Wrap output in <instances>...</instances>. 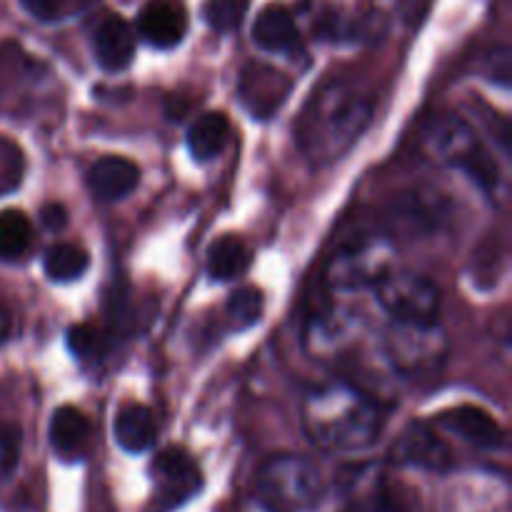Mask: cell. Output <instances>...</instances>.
Returning a JSON list of instances; mask_svg holds the SVG:
<instances>
[{
	"label": "cell",
	"mask_w": 512,
	"mask_h": 512,
	"mask_svg": "<svg viewBox=\"0 0 512 512\" xmlns=\"http://www.w3.org/2000/svg\"><path fill=\"white\" fill-rule=\"evenodd\" d=\"M290 90H293V80L265 63L245 65V70L240 73V103L245 105L248 113H253L260 120L278 113L285 100H288Z\"/></svg>",
	"instance_id": "9c48e42d"
},
{
	"label": "cell",
	"mask_w": 512,
	"mask_h": 512,
	"mask_svg": "<svg viewBox=\"0 0 512 512\" xmlns=\"http://www.w3.org/2000/svg\"><path fill=\"white\" fill-rule=\"evenodd\" d=\"M40 220L48 230H63L68 225V210L60 203H48L40 210Z\"/></svg>",
	"instance_id": "f546056e"
},
{
	"label": "cell",
	"mask_w": 512,
	"mask_h": 512,
	"mask_svg": "<svg viewBox=\"0 0 512 512\" xmlns=\"http://www.w3.org/2000/svg\"><path fill=\"white\" fill-rule=\"evenodd\" d=\"M230 140V123L223 113H205L190 125L188 130V150L195 160L218 158Z\"/></svg>",
	"instance_id": "d6986e66"
},
{
	"label": "cell",
	"mask_w": 512,
	"mask_h": 512,
	"mask_svg": "<svg viewBox=\"0 0 512 512\" xmlns=\"http://www.w3.org/2000/svg\"><path fill=\"white\" fill-rule=\"evenodd\" d=\"M140 170L133 160L108 155L100 158L88 173V188L100 200H120L138 188Z\"/></svg>",
	"instance_id": "e0dca14e"
},
{
	"label": "cell",
	"mask_w": 512,
	"mask_h": 512,
	"mask_svg": "<svg viewBox=\"0 0 512 512\" xmlns=\"http://www.w3.org/2000/svg\"><path fill=\"white\" fill-rule=\"evenodd\" d=\"M438 423L475 448L498 450L505 445L503 425L478 405H458V408L445 410V413H440Z\"/></svg>",
	"instance_id": "8fae6325"
},
{
	"label": "cell",
	"mask_w": 512,
	"mask_h": 512,
	"mask_svg": "<svg viewBox=\"0 0 512 512\" xmlns=\"http://www.w3.org/2000/svg\"><path fill=\"white\" fill-rule=\"evenodd\" d=\"M265 300L258 288H238L233 290L228 300V320L233 330H248L263 318Z\"/></svg>",
	"instance_id": "603a6c76"
},
{
	"label": "cell",
	"mask_w": 512,
	"mask_h": 512,
	"mask_svg": "<svg viewBox=\"0 0 512 512\" xmlns=\"http://www.w3.org/2000/svg\"><path fill=\"white\" fill-rule=\"evenodd\" d=\"M395 460L438 473V470L450 468V450L445 448L443 440L435 438L433 430L425 425H410L395 445Z\"/></svg>",
	"instance_id": "9a60e30c"
},
{
	"label": "cell",
	"mask_w": 512,
	"mask_h": 512,
	"mask_svg": "<svg viewBox=\"0 0 512 512\" xmlns=\"http://www.w3.org/2000/svg\"><path fill=\"white\" fill-rule=\"evenodd\" d=\"M303 428L318 448L333 453H363L383 433L378 403L348 383H333L308 393Z\"/></svg>",
	"instance_id": "7a4b0ae2"
},
{
	"label": "cell",
	"mask_w": 512,
	"mask_h": 512,
	"mask_svg": "<svg viewBox=\"0 0 512 512\" xmlns=\"http://www.w3.org/2000/svg\"><path fill=\"white\" fill-rule=\"evenodd\" d=\"M50 448L63 460H83L90 448V423L78 408L63 405L50 418Z\"/></svg>",
	"instance_id": "2e32d148"
},
{
	"label": "cell",
	"mask_w": 512,
	"mask_h": 512,
	"mask_svg": "<svg viewBox=\"0 0 512 512\" xmlns=\"http://www.w3.org/2000/svg\"><path fill=\"white\" fill-rule=\"evenodd\" d=\"M250 248L238 235H223L208 250V275L220 283L240 278L250 268Z\"/></svg>",
	"instance_id": "ffe728a7"
},
{
	"label": "cell",
	"mask_w": 512,
	"mask_h": 512,
	"mask_svg": "<svg viewBox=\"0 0 512 512\" xmlns=\"http://www.w3.org/2000/svg\"><path fill=\"white\" fill-rule=\"evenodd\" d=\"M93 53L100 68L108 73L125 70L135 55L133 28L120 15H108L95 30Z\"/></svg>",
	"instance_id": "5bb4252c"
},
{
	"label": "cell",
	"mask_w": 512,
	"mask_h": 512,
	"mask_svg": "<svg viewBox=\"0 0 512 512\" xmlns=\"http://www.w3.org/2000/svg\"><path fill=\"white\" fill-rule=\"evenodd\" d=\"M95 0H20L25 10L33 18L43 20V23H55V20H65L70 15H78L88 10Z\"/></svg>",
	"instance_id": "484cf974"
},
{
	"label": "cell",
	"mask_w": 512,
	"mask_h": 512,
	"mask_svg": "<svg viewBox=\"0 0 512 512\" xmlns=\"http://www.w3.org/2000/svg\"><path fill=\"white\" fill-rule=\"evenodd\" d=\"M25 173V155L18 143L0 135V198L10 195L20 185Z\"/></svg>",
	"instance_id": "d4e9b609"
},
{
	"label": "cell",
	"mask_w": 512,
	"mask_h": 512,
	"mask_svg": "<svg viewBox=\"0 0 512 512\" xmlns=\"http://www.w3.org/2000/svg\"><path fill=\"white\" fill-rule=\"evenodd\" d=\"M423 148L430 160L445 165V168L460 170L470 180H475L483 193L495 195L500 185L498 163L465 120L455 118V115L433 118L423 133Z\"/></svg>",
	"instance_id": "3957f363"
},
{
	"label": "cell",
	"mask_w": 512,
	"mask_h": 512,
	"mask_svg": "<svg viewBox=\"0 0 512 512\" xmlns=\"http://www.w3.org/2000/svg\"><path fill=\"white\" fill-rule=\"evenodd\" d=\"M253 40L265 53L295 55L303 50V38L293 15L283 5H265L253 23Z\"/></svg>",
	"instance_id": "4fadbf2b"
},
{
	"label": "cell",
	"mask_w": 512,
	"mask_h": 512,
	"mask_svg": "<svg viewBox=\"0 0 512 512\" xmlns=\"http://www.w3.org/2000/svg\"><path fill=\"white\" fill-rule=\"evenodd\" d=\"M373 293L393 323L438 325L440 290L423 275L393 268L373 285Z\"/></svg>",
	"instance_id": "8992f818"
},
{
	"label": "cell",
	"mask_w": 512,
	"mask_h": 512,
	"mask_svg": "<svg viewBox=\"0 0 512 512\" xmlns=\"http://www.w3.org/2000/svg\"><path fill=\"white\" fill-rule=\"evenodd\" d=\"M20 458V430L10 423H0V483L15 470Z\"/></svg>",
	"instance_id": "4316f807"
},
{
	"label": "cell",
	"mask_w": 512,
	"mask_h": 512,
	"mask_svg": "<svg viewBox=\"0 0 512 512\" xmlns=\"http://www.w3.org/2000/svg\"><path fill=\"white\" fill-rule=\"evenodd\" d=\"M68 348L73 350V355H78L80 360L98 358L100 355V338L90 325H73L68 330Z\"/></svg>",
	"instance_id": "83f0119b"
},
{
	"label": "cell",
	"mask_w": 512,
	"mask_h": 512,
	"mask_svg": "<svg viewBox=\"0 0 512 512\" xmlns=\"http://www.w3.org/2000/svg\"><path fill=\"white\" fill-rule=\"evenodd\" d=\"M358 335V318L350 310L328 305L315 313L308 323V348L315 355H338L348 348Z\"/></svg>",
	"instance_id": "7c38bea8"
},
{
	"label": "cell",
	"mask_w": 512,
	"mask_h": 512,
	"mask_svg": "<svg viewBox=\"0 0 512 512\" xmlns=\"http://www.w3.org/2000/svg\"><path fill=\"white\" fill-rule=\"evenodd\" d=\"M375 113L373 95L353 80H328L320 85L295 120V143L313 165L343 158L368 130Z\"/></svg>",
	"instance_id": "6da1fadb"
},
{
	"label": "cell",
	"mask_w": 512,
	"mask_h": 512,
	"mask_svg": "<svg viewBox=\"0 0 512 512\" xmlns=\"http://www.w3.org/2000/svg\"><path fill=\"white\" fill-rule=\"evenodd\" d=\"M113 433L123 450H128V453H145L155 443L158 425H155L153 413L145 405L133 403L120 408L113 425Z\"/></svg>",
	"instance_id": "ac0fdd59"
},
{
	"label": "cell",
	"mask_w": 512,
	"mask_h": 512,
	"mask_svg": "<svg viewBox=\"0 0 512 512\" xmlns=\"http://www.w3.org/2000/svg\"><path fill=\"white\" fill-rule=\"evenodd\" d=\"M388 358L400 373L428 375L443 365L445 360V335L438 325H408L393 323L385 338Z\"/></svg>",
	"instance_id": "52a82bcc"
},
{
	"label": "cell",
	"mask_w": 512,
	"mask_h": 512,
	"mask_svg": "<svg viewBox=\"0 0 512 512\" xmlns=\"http://www.w3.org/2000/svg\"><path fill=\"white\" fill-rule=\"evenodd\" d=\"M393 270V243L383 235L355 233L338 243L325 263V283L335 293L373 290V285Z\"/></svg>",
	"instance_id": "5b68a950"
},
{
	"label": "cell",
	"mask_w": 512,
	"mask_h": 512,
	"mask_svg": "<svg viewBox=\"0 0 512 512\" xmlns=\"http://www.w3.org/2000/svg\"><path fill=\"white\" fill-rule=\"evenodd\" d=\"M8 333H10V315H8V310L0 305V345L8 340Z\"/></svg>",
	"instance_id": "4dcf8cb0"
},
{
	"label": "cell",
	"mask_w": 512,
	"mask_h": 512,
	"mask_svg": "<svg viewBox=\"0 0 512 512\" xmlns=\"http://www.w3.org/2000/svg\"><path fill=\"white\" fill-rule=\"evenodd\" d=\"M90 258L80 245L75 243H58L45 253L43 270L55 283H70L78 280L88 270Z\"/></svg>",
	"instance_id": "7402d4cb"
},
{
	"label": "cell",
	"mask_w": 512,
	"mask_h": 512,
	"mask_svg": "<svg viewBox=\"0 0 512 512\" xmlns=\"http://www.w3.org/2000/svg\"><path fill=\"white\" fill-rule=\"evenodd\" d=\"M150 475H153V512L178 510L193 495H198L203 485L198 463L183 448H168L158 453Z\"/></svg>",
	"instance_id": "ba28073f"
},
{
	"label": "cell",
	"mask_w": 512,
	"mask_h": 512,
	"mask_svg": "<svg viewBox=\"0 0 512 512\" xmlns=\"http://www.w3.org/2000/svg\"><path fill=\"white\" fill-rule=\"evenodd\" d=\"M250 8V0H205L203 18L215 33H233L240 28Z\"/></svg>",
	"instance_id": "cb8c5ba5"
},
{
	"label": "cell",
	"mask_w": 512,
	"mask_h": 512,
	"mask_svg": "<svg viewBox=\"0 0 512 512\" xmlns=\"http://www.w3.org/2000/svg\"><path fill=\"white\" fill-rule=\"evenodd\" d=\"M33 245V228L23 210H0V260H18Z\"/></svg>",
	"instance_id": "44dd1931"
},
{
	"label": "cell",
	"mask_w": 512,
	"mask_h": 512,
	"mask_svg": "<svg viewBox=\"0 0 512 512\" xmlns=\"http://www.w3.org/2000/svg\"><path fill=\"white\" fill-rule=\"evenodd\" d=\"M350 512H413L405 503H400L398 498H390L383 490H375V493H368L358 505H355Z\"/></svg>",
	"instance_id": "f1b7e54d"
},
{
	"label": "cell",
	"mask_w": 512,
	"mask_h": 512,
	"mask_svg": "<svg viewBox=\"0 0 512 512\" xmlns=\"http://www.w3.org/2000/svg\"><path fill=\"white\" fill-rule=\"evenodd\" d=\"M323 495V473L300 455L270 458L255 478V503L263 512H313Z\"/></svg>",
	"instance_id": "277c9868"
},
{
	"label": "cell",
	"mask_w": 512,
	"mask_h": 512,
	"mask_svg": "<svg viewBox=\"0 0 512 512\" xmlns=\"http://www.w3.org/2000/svg\"><path fill=\"white\" fill-rule=\"evenodd\" d=\"M138 33L153 48H175L188 33V10L180 0H148L138 15Z\"/></svg>",
	"instance_id": "30bf717a"
}]
</instances>
